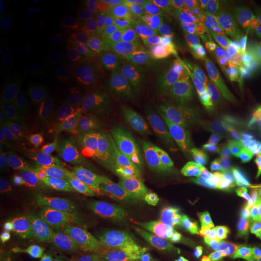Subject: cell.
I'll return each instance as SVG.
<instances>
[{"label":"cell","mask_w":261,"mask_h":261,"mask_svg":"<svg viewBox=\"0 0 261 261\" xmlns=\"http://www.w3.org/2000/svg\"><path fill=\"white\" fill-rule=\"evenodd\" d=\"M193 166L183 149L160 145L151 149L140 166L141 180L152 189L178 190L190 181Z\"/></svg>","instance_id":"cell-7"},{"label":"cell","mask_w":261,"mask_h":261,"mask_svg":"<svg viewBox=\"0 0 261 261\" xmlns=\"http://www.w3.org/2000/svg\"><path fill=\"white\" fill-rule=\"evenodd\" d=\"M100 6L111 12H119L122 9V5L115 0H100Z\"/></svg>","instance_id":"cell-21"},{"label":"cell","mask_w":261,"mask_h":261,"mask_svg":"<svg viewBox=\"0 0 261 261\" xmlns=\"http://www.w3.org/2000/svg\"><path fill=\"white\" fill-rule=\"evenodd\" d=\"M222 206L224 200L214 193L180 195L168 207V231L183 245L203 243L216 229L219 231Z\"/></svg>","instance_id":"cell-2"},{"label":"cell","mask_w":261,"mask_h":261,"mask_svg":"<svg viewBox=\"0 0 261 261\" xmlns=\"http://www.w3.org/2000/svg\"><path fill=\"white\" fill-rule=\"evenodd\" d=\"M215 261H222V260H215Z\"/></svg>","instance_id":"cell-23"},{"label":"cell","mask_w":261,"mask_h":261,"mask_svg":"<svg viewBox=\"0 0 261 261\" xmlns=\"http://www.w3.org/2000/svg\"><path fill=\"white\" fill-rule=\"evenodd\" d=\"M84 219L97 225H119L134 212V196L119 181H103L92 187L80 202Z\"/></svg>","instance_id":"cell-8"},{"label":"cell","mask_w":261,"mask_h":261,"mask_svg":"<svg viewBox=\"0 0 261 261\" xmlns=\"http://www.w3.org/2000/svg\"><path fill=\"white\" fill-rule=\"evenodd\" d=\"M6 176L3 209L13 211L29 202L47 180V164L41 151L28 141H19Z\"/></svg>","instance_id":"cell-4"},{"label":"cell","mask_w":261,"mask_h":261,"mask_svg":"<svg viewBox=\"0 0 261 261\" xmlns=\"http://www.w3.org/2000/svg\"><path fill=\"white\" fill-rule=\"evenodd\" d=\"M219 232L237 251L261 260V180L232 189L225 197Z\"/></svg>","instance_id":"cell-1"},{"label":"cell","mask_w":261,"mask_h":261,"mask_svg":"<svg viewBox=\"0 0 261 261\" xmlns=\"http://www.w3.org/2000/svg\"><path fill=\"white\" fill-rule=\"evenodd\" d=\"M45 148L57 161L82 164L92 157V145L82 134L70 129H54L45 137Z\"/></svg>","instance_id":"cell-13"},{"label":"cell","mask_w":261,"mask_h":261,"mask_svg":"<svg viewBox=\"0 0 261 261\" xmlns=\"http://www.w3.org/2000/svg\"><path fill=\"white\" fill-rule=\"evenodd\" d=\"M196 170L207 183L218 187L237 189L255 178L250 166H247L232 149L221 141L206 135L196 155Z\"/></svg>","instance_id":"cell-5"},{"label":"cell","mask_w":261,"mask_h":261,"mask_svg":"<svg viewBox=\"0 0 261 261\" xmlns=\"http://www.w3.org/2000/svg\"><path fill=\"white\" fill-rule=\"evenodd\" d=\"M248 68L238 64L225 53L209 47H192L181 63L180 77L189 84L203 89L232 92L243 87Z\"/></svg>","instance_id":"cell-3"},{"label":"cell","mask_w":261,"mask_h":261,"mask_svg":"<svg viewBox=\"0 0 261 261\" xmlns=\"http://www.w3.org/2000/svg\"><path fill=\"white\" fill-rule=\"evenodd\" d=\"M71 65L83 77H102L112 71L115 58L102 48L79 45L71 53Z\"/></svg>","instance_id":"cell-14"},{"label":"cell","mask_w":261,"mask_h":261,"mask_svg":"<svg viewBox=\"0 0 261 261\" xmlns=\"http://www.w3.org/2000/svg\"><path fill=\"white\" fill-rule=\"evenodd\" d=\"M13 155L10 152V142L8 140V137L3 134L2 135V142H0V171H2V176H8L9 173V168L12 166V161H13Z\"/></svg>","instance_id":"cell-19"},{"label":"cell","mask_w":261,"mask_h":261,"mask_svg":"<svg viewBox=\"0 0 261 261\" xmlns=\"http://www.w3.org/2000/svg\"><path fill=\"white\" fill-rule=\"evenodd\" d=\"M205 134L221 141L228 148L232 149L247 166L261 173V134L226 128L211 118L206 121Z\"/></svg>","instance_id":"cell-11"},{"label":"cell","mask_w":261,"mask_h":261,"mask_svg":"<svg viewBox=\"0 0 261 261\" xmlns=\"http://www.w3.org/2000/svg\"><path fill=\"white\" fill-rule=\"evenodd\" d=\"M68 247L65 231L49 222H31L19 229L6 261H64Z\"/></svg>","instance_id":"cell-6"},{"label":"cell","mask_w":261,"mask_h":261,"mask_svg":"<svg viewBox=\"0 0 261 261\" xmlns=\"http://www.w3.org/2000/svg\"><path fill=\"white\" fill-rule=\"evenodd\" d=\"M42 70V60L35 49L19 48L9 53V60L2 73V90L6 97L18 96L37 80Z\"/></svg>","instance_id":"cell-10"},{"label":"cell","mask_w":261,"mask_h":261,"mask_svg":"<svg viewBox=\"0 0 261 261\" xmlns=\"http://www.w3.org/2000/svg\"><path fill=\"white\" fill-rule=\"evenodd\" d=\"M243 87L261 97V64L252 65L251 68H248Z\"/></svg>","instance_id":"cell-18"},{"label":"cell","mask_w":261,"mask_h":261,"mask_svg":"<svg viewBox=\"0 0 261 261\" xmlns=\"http://www.w3.org/2000/svg\"><path fill=\"white\" fill-rule=\"evenodd\" d=\"M18 29V15L15 6L9 0L0 2V37L2 39L10 38Z\"/></svg>","instance_id":"cell-17"},{"label":"cell","mask_w":261,"mask_h":261,"mask_svg":"<svg viewBox=\"0 0 261 261\" xmlns=\"http://www.w3.org/2000/svg\"><path fill=\"white\" fill-rule=\"evenodd\" d=\"M84 261H141V258L125 247H108L92 250Z\"/></svg>","instance_id":"cell-16"},{"label":"cell","mask_w":261,"mask_h":261,"mask_svg":"<svg viewBox=\"0 0 261 261\" xmlns=\"http://www.w3.org/2000/svg\"><path fill=\"white\" fill-rule=\"evenodd\" d=\"M195 123V109L183 99H168L151 112L149 125L163 137H178L186 134Z\"/></svg>","instance_id":"cell-12"},{"label":"cell","mask_w":261,"mask_h":261,"mask_svg":"<svg viewBox=\"0 0 261 261\" xmlns=\"http://www.w3.org/2000/svg\"><path fill=\"white\" fill-rule=\"evenodd\" d=\"M258 18H260V22H261V2L258 3Z\"/></svg>","instance_id":"cell-22"},{"label":"cell","mask_w":261,"mask_h":261,"mask_svg":"<svg viewBox=\"0 0 261 261\" xmlns=\"http://www.w3.org/2000/svg\"><path fill=\"white\" fill-rule=\"evenodd\" d=\"M84 32L92 39H103V38L111 37V29L100 27V25H94V23H87L84 27Z\"/></svg>","instance_id":"cell-20"},{"label":"cell","mask_w":261,"mask_h":261,"mask_svg":"<svg viewBox=\"0 0 261 261\" xmlns=\"http://www.w3.org/2000/svg\"><path fill=\"white\" fill-rule=\"evenodd\" d=\"M233 49L244 63L261 64V28L243 23L233 31Z\"/></svg>","instance_id":"cell-15"},{"label":"cell","mask_w":261,"mask_h":261,"mask_svg":"<svg viewBox=\"0 0 261 261\" xmlns=\"http://www.w3.org/2000/svg\"><path fill=\"white\" fill-rule=\"evenodd\" d=\"M209 118L226 128L261 134V97L238 87L214 99Z\"/></svg>","instance_id":"cell-9"}]
</instances>
